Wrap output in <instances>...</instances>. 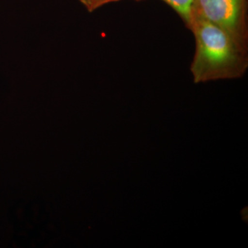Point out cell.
I'll use <instances>...</instances> for the list:
<instances>
[{
	"mask_svg": "<svg viewBox=\"0 0 248 248\" xmlns=\"http://www.w3.org/2000/svg\"><path fill=\"white\" fill-rule=\"evenodd\" d=\"M189 29L195 40L190 66L195 84L244 76L248 68L247 45L222 28L200 18H194Z\"/></svg>",
	"mask_w": 248,
	"mask_h": 248,
	"instance_id": "1",
	"label": "cell"
},
{
	"mask_svg": "<svg viewBox=\"0 0 248 248\" xmlns=\"http://www.w3.org/2000/svg\"><path fill=\"white\" fill-rule=\"evenodd\" d=\"M194 18L213 23L248 45L247 0H194Z\"/></svg>",
	"mask_w": 248,
	"mask_h": 248,
	"instance_id": "2",
	"label": "cell"
},
{
	"mask_svg": "<svg viewBox=\"0 0 248 248\" xmlns=\"http://www.w3.org/2000/svg\"><path fill=\"white\" fill-rule=\"evenodd\" d=\"M141 1V0H136ZM182 18L186 27L190 29L193 21L194 0H162Z\"/></svg>",
	"mask_w": 248,
	"mask_h": 248,
	"instance_id": "3",
	"label": "cell"
},
{
	"mask_svg": "<svg viewBox=\"0 0 248 248\" xmlns=\"http://www.w3.org/2000/svg\"><path fill=\"white\" fill-rule=\"evenodd\" d=\"M79 1L89 12L92 13L105 5L120 1L121 0H79Z\"/></svg>",
	"mask_w": 248,
	"mask_h": 248,
	"instance_id": "4",
	"label": "cell"
}]
</instances>
